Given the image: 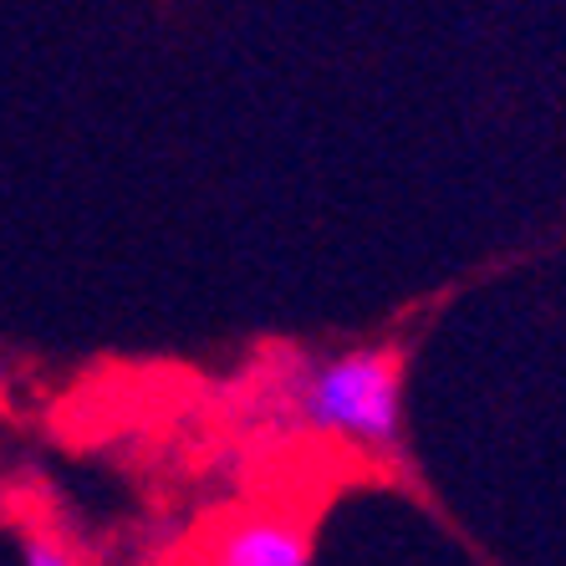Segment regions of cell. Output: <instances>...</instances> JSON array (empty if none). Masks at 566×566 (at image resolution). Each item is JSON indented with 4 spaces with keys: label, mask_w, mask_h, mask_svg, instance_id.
<instances>
[{
    "label": "cell",
    "mask_w": 566,
    "mask_h": 566,
    "mask_svg": "<svg viewBox=\"0 0 566 566\" xmlns=\"http://www.w3.org/2000/svg\"><path fill=\"white\" fill-rule=\"evenodd\" d=\"M21 566H82L77 556L66 552L62 541H52V536H21Z\"/></svg>",
    "instance_id": "3"
},
{
    "label": "cell",
    "mask_w": 566,
    "mask_h": 566,
    "mask_svg": "<svg viewBox=\"0 0 566 566\" xmlns=\"http://www.w3.org/2000/svg\"><path fill=\"white\" fill-rule=\"evenodd\" d=\"M205 566H312V531L291 511H240L210 531Z\"/></svg>",
    "instance_id": "2"
},
{
    "label": "cell",
    "mask_w": 566,
    "mask_h": 566,
    "mask_svg": "<svg viewBox=\"0 0 566 566\" xmlns=\"http://www.w3.org/2000/svg\"><path fill=\"white\" fill-rule=\"evenodd\" d=\"M296 419L347 444L394 449L403 434V357L394 347L322 357L296 388Z\"/></svg>",
    "instance_id": "1"
}]
</instances>
